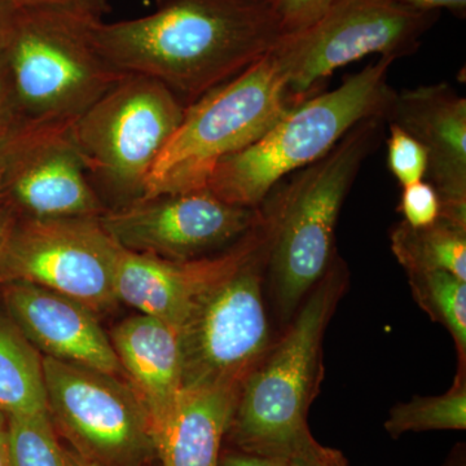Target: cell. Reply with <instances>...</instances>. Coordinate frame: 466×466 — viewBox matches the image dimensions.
<instances>
[{"mask_svg":"<svg viewBox=\"0 0 466 466\" xmlns=\"http://www.w3.org/2000/svg\"><path fill=\"white\" fill-rule=\"evenodd\" d=\"M3 191V175H2V164H0V196H2Z\"/></svg>","mask_w":466,"mask_h":466,"instance_id":"cell-36","label":"cell"},{"mask_svg":"<svg viewBox=\"0 0 466 466\" xmlns=\"http://www.w3.org/2000/svg\"><path fill=\"white\" fill-rule=\"evenodd\" d=\"M249 2L265 3V5H269V2H271V0H249Z\"/></svg>","mask_w":466,"mask_h":466,"instance_id":"cell-37","label":"cell"},{"mask_svg":"<svg viewBox=\"0 0 466 466\" xmlns=\"http://www.w3.org/2000/svg\"><path fill=\"white\" fill-rule=\"evenodd\" d=\"M3 193L29 218L101 217L70 127L17 126L0 148Z\"/></svg>","mask_w":466,"mask_h":466,"instance_id":"cell-13","label":"cell"},{"mask_svg":"<svg viewBox=\"0 0 466 466\" xmlns=\"http://www.w3.org/2000/svg\"><path fill=\"white\" fill-rule=\"evenodd\" d=\"M88 18L51 11H16L5 50L17 126L70 127L124 78L103 56Z\"/></svg>","mask_w":466,"mask_h":466,"instance_id":"cell-6","label":"cell"},{"mask_svg":"<svg viewBox=\"0 0 466 466\" xmlns=\"http://www.w3.org/2000/svg\"><path fill=\"white\" fill-rule=\"evenodd\" d=\"M17 125L14 88L5 51L0 52V148L7 142Z\"/></svg>","mask_w":466,"mask_h":466,"instance_id":"cell-28","label":"cell"},{"mask_svg":"<svg viewBox=\"0 0 466 466\" xmlns=\"http://www.w3.org/2000/svg\"><path fill=\"white\" fill-rule=\"evenodd\" d=\"M121 247L100 217L16 219L0 257V284L29 283L64 294L92 311H109Z\"/></svg>","mask_w":466,"mask_h":466,"instance_id":"cell-11","label":"cell"},{"mask_svg":"<svg viewBox=\"0 0 466 466\" xmlns=\"http://www.w3.org/2000/svg\"><path fill=\"white\" fill-rule=\"evenodd\" d=\"M262 216L228 250L214 257L171 260L119 249L115 289L118 302L140 314L158 319L179 329L198 300L226 278L258 247L274 222V198H267Z\"/></svg>","mask_w":466,"mask_h":466,"instance_id":"cell-14","label":"cell"},{"mask_svg":"<svg viewBox=\"0 0 466 466\" xmlns=\"http://www.w3.org/2000/svg\"><path fill=\"white\" fill-rule=\"evenodd\" d=\"M291 466H349V462L339 451L318 443L299 458L291 459Z\"/></svg>","mask_w":466,"mask_h":466,"instance_id":"cell-30","label":"cell"},{"mask_svg":"<svg viewBox=\"0 0 466 466\" xmlns=\"http://www.w3.org/2000/svg\"><path fill=\"white\" fill-rule=\"evenodd\" d=\"M383 118L352 127L323 158L279 184L278 223L268 271L279 312L293 317L336 257L334 238L343 202L361 165L380 146Z\"/></svg>","mask_w":466,"mask_h":466,"instance_id":"cell-4","label":"cell"},{"mask_svg":"<svg viewBox=\"0 0 466 466\" xmlns=\"http://www.w3.org/2000/svg\"><path fill=\"white\" fill-rule=\"evenodd\" d=\"M90 33L116 69L161 82L186 106L253 66L283 36L269 5L249 0H158L146 16L92 20Z\"/></svg>","mask_w":466,"mask_h":466,"instance_id":"cell-1","label":"cell"},{"mask_svg":"<svg viewBox=\"0 0 466 466\" xmlns=\"http://www.w3.org/2000/svg\"><path fill=\"white\" fill-rule=\"evenodd\" d=\"M218 466H291V460L257 455L227 446L220 452Z\"/></svg>","mask_w":466,"mask_h":466,"instance_id":"cell-29","label":"cell"},{"mask_svg":"<svg viewBox=\"0 0 466 466\" xmlns=\"http://www.w3.org/2000/svg\"><path fill=\"white\" fill-rule=\"evenodd\" d=\"M413 299L435 323L443 325L466 366V281L447 271L408 272Z\"/></svg>","mask_w":466,"mask_h":466,"instance_id":"cell-22","label":"cell"},{"mask_svg":"<svg viewBox=\"0 0 466 466\" xmlns=\"http://www.w3.org/2000/svg\"><path fill=\"white\" fill-rule=\"evenodd\" d=\"M337 2L339 0H271L269 7L285 35L311 25Z\"/></svg>","mask_w":466,"mask_h":466,"instance_id":"cell-26","label":"cell"},{"mask_svg":"<svg viewBox=\"0 0 466 466\" xmlns=\"http://www.w3.org/2000/svg\"><path fill=\"white\" fill-rule=\"evenodd\" d=\"M392 2L421 9V11L441 12V9H446L460 18H464L466 15V0H392Z\"/></svg>","mask_w":466,"mask_h":466,"instance_id":"cell-31","label":"cell"},{"mask_svg":"<svg viewBox=\"0 0 466 466\" xmlns=\"http://www.w3.org/2000/svg\"><path fill=\"white\" fill-rule=\"evenodd\" d=\"M15 11H51L72 16L103 20L109 0H0Z\"/></svg>","mask_w":466,"mask_h":466,"instance_id":"cell-27","label":"cell"},{"mask_svg":"<svg viewBox=\"0 0 466 466\" xmlns=\"http://www.w3.org/2000/svg\"><path fill=\"white\" fill-rule=\"evenodd\" d=\"M73 453H75V452H73ZM75 456H76V466H100L97 464H94V462L87 461V460L79 458V456H76V453H75Z\"/></svg>","mask_w":466,"mask_h":466,"instance_id":"cell-35","label":"cell"},{"mask_svg":"<svg viewBox=\"0 0 466 466\" xmlns=\"http://www.w3.org/2000/svg\"><path fill=\"white\" fill-rule=\"evenodd\" d=\"M48 416L79 458L100 466L157 459L148 413L130 385L92 368L43 357Z\"/></svg>","mask_w":466,"mask_h":466,"instance_id":"cell-10","label":"cell"},{"mask_svg":"<svg viewBox=\"0 0 466 466\" xmlns=\"http://www.w3.org/2000/svg\"><path fill=\"white\" fill-rule=\"evenodd\" d=\"M390 247L407 274L447 271L466 281V231L446 220L425 227L401 220L390 231Z\"/></svg>","mask_w":466,"mask_h":466,"instance_id":"cell-20","label":"cell"},{"mask_svg":"<svg viewBox=\"0 0 466 466\" xmlns=\"http://www.w3.org/2000/svg\"><path fill=\"white\" fill-rule=\"evenodd\" d=\"M272 195L275 217L265 238L198 300L177 329L183 389L242 386L271 346L262 289L278 223V189Z\"/></svg>","mask_w":466,"mask_h":466,"instance_id":"cell-8","label":"cell"},{"mask_svg":"<svg viewBox=\"0 0 466 466\" xmlns=\"http://www.w3.org/2000/svg\"><path fill=\"white\" fill-rule=\"evenodd\" d=\"M242 386L184 389L155 433L161 466H218Z\"/></svg>","mask_w":466,"mask_h":466,"instance_id":"cell-18","label":"cell"},{"mask_svg":"<svg viewBox=\"0 0 466 466\" xmlns=\"http://www.w3.org/2000/svg\"><path fill=\"white\" fill-rule=\"evenodd\" d=\"M394 61L380 57L334 90L290 106L257 142L222 159L207 188L228 204L259 208L285 177L323 158L352 127L383 118L395 94L389 85Z\"/></svg>","mask_w":466,"mask_h":466,"instance_id":"cell-3","label":"cell"},{"mask_svg":"<svg viewBox=\"0 0 466 466\" xmlns=\"http://www.w3.org/2000/svg\"><path fill=\"white\" fill-rule=\"evenodd\" d=\"M388 167L401 188L425 179L428 170L426 150L415 137L395 125H389Z\"/></svg>","mask_w":466,"mask_h":466,"instance_id":"cell-24","label":"cell"},{"mask_svg":"<svg viewBox=\"0 0 466 466\" xmlns=\"http://www.w3.org/2000/svg\"><path fill=\"white\" fill-rule=\"evenodd\" d=\"M0 466H14L9 444L7 416L0 412Z\"/></svg>","mask_w":466,"mask_h":466,"instance_id":"cell-34","label":"cell"},{"mask_svg":"<svg viewBox=\"0 0 466 466\" xmlns=\"http://www.w3.org/2000/svg\"><path fill=\"white\" fill-rule=\"evenodd\" d=\"M398 211L403 222L412 227H425L437 222L441 214V200L437 191L426 180L404 187Z\"/></svg>","mask_w":466,"mask_h":466,"instance_id":"cell-25","label":"cell"},{"mask_svg":"<svg viewBox=\"0 0 466 466\" xmlns=\"http://www.w3.org/2000/svg\"><path fill=\"white\" fill-rule=\"evenodd\" d=\"M16 219L14 208L8 207V205L0 204V257H2L5 242H7L9 233L14 228Z\"/></svg>","mask_w":466,"mask_h":466,"instance_id":"cell-33","label":"cell"},{"mask_svg":"<svg viewBox=\"0 0 466 466\" xmlns=\"http://www.w3.org/2000/svg\"><path fill=\"white\" fill-rule=\"evenodd\" d=\"M0 412L7 417L48 413L43 358L18 325L0 312Z\"/></svg>","mask_w":466,"mask_h":466,"instance_id":"cell-19","label":"cell"},{"mask_svg":"<svg viewBox=\"0 0 466 466\" xmlns=\"http://www.w3.org/2000/svg\"><path fill=\"white\" fill-rule=\"evenodd\" d=\"M385 431L397 440L406 433L431 431H465L466 375L459 366L452 388L438 397H415L391 408Z\"/></svg>","mask_w":466,"mask_h":466,"instance_id":"cell-21","label":"cell"},{"mask_svg":"<svg viewBox=\"0 0 466 466\" xmlns=\"http://www.w3.org/2000/svg\"><path fill=\"white\" fill-rule=\"evenodd\" d=\"M109 339L128 385L146 407L155 438L184 390L177 329L158 319L139 314L116 325Z\"/></svg>","mask_w":466,"mask_h":466,"instance_id":"cell-17","label":"cell"},{"mask_svg":"<svg viewBox=\"0 0 466 466\" xmlns=\"http://www.w3.org/2000/svg\"><path fill=\"white\" fill-rule=\"evenodd\" d=\"M440 12L421 11L392 0H339L311 25L285 34L271 48L288 79L291 104L312 91L339 67L379 55L413 54Z\"/></svg>","mask_w":466,"mask_h":466,"instance_id":"cell-9","label":"cell"},{"mask_svg":"<svg viewBox=\"0 0 466 466\" xmlns=\"http://www.w3.org/2000/svg\"><path fill=\"white\" fill-rule=\"evenodd\" d=\"M348 283V267L336 254L287 332L245 380L226 431L227 446L290 460L317 446L309 410L323 377L325 330Z\"/></svg>","mask_w":466,"mask_h":466,"instance_id":"cell-2","label":"cell"},{"mask_svg":"<svg viewBox=\"0 0 466 466\" xmlns=\"http://www.w3.org/2000/svg\"><path fill=\"white\" fill-rule=\"evenodd\" d=\"M293 106L272 52L184 110L156 161L143 198L207 188L217 165L248 148Z\"/></svg>","mask_w":466,"mask_h":466,"instance_id":"cell-5","label":"cell"},{"mask_svg":"<svg viewBox=\"0 0 466 466\" xmlns=\"http://www.w3.org/2000/svg\"><path fill=\"white\" fill-rule=\"evenodd\" d=\"M8 317L45 357L124 375L96 312L75 299L29 283L3 284Z\"/></svg>","mask_w":466,"mask_h":466,"instance_id":"cell-16","label":"cell"},{"mask_svg":"<svg viewBox=\"0 0 466 466\" xmlns=\"http://www.w3.org/2000/svg\"><path fill=\"white\" fill-rule=\"evenodd\" d=\"M14 466H76L72 451L64 449L50 416L7 417Z\"/></svg>","mask_w":466,"mask_h":466,"instance_id":"cell-23","label":"cell"},{"mask_svg":"<svg viewBox=\"0 0 466 466\" xmlns=\"http://www.w3.org/2000/svg\"><path fill=\"white\" fill-rule=\"evenodd\" d=\"M383 121L424 147L425 177L440 196V219L466 231L465 97L446 82L395 91Z\"/></svg>","mask_w":466,"mask_h":466,"instance_id":"cell-15","label":"cell"},{"mask_svg":"<svg viewBox=\"0 0 466 466\" xmlns=\"http://www.w3.org/2000/svg\"><path fill=\"white\" fill-rule=\"evenodd\" d=\"M262 216V207L228 204L210 189L140 198L108 208L101 225L126 250L171 260L208 257L235 244Z\"/></svg>","mask_w":466,"mask_h":466,"instance_id":"cell-12","label":"cell"},{"mask_svg":"<svg viewBox=\"0 0 466 466\" xmlns=\"http://www.w3.org/2000/svg\"><path fill=\"white\" fill-rule=\"evenodd\" d=\"M184 110L179 97L156 79L140 75L119 79L70 126L94 187L99 184L118 207L143 198Z\"/></svg>","mask_w":466,"mask_h":466,"instance_id":"cell-7","label":"cell"},{"mask_svg":"<svg viewBox=\"0 0 466 466\" xmlns=\"http://www.w3.org/2000/svg\"><path fill=\"white\" fill-rule=\"evenodd\" d=\"M16 11L0 2V52L7 48L12 32H14Z\"/></svg>","mask_w":466,"mask_h":466,"instance_id":"cell-32","label":"cell"}]
</instances>
